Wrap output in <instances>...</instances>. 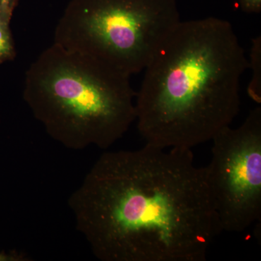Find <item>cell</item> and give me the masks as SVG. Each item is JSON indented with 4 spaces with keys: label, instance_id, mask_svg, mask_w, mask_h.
Wrapping results in <instances>:
<instances>
[{
    "label": "cell",
    "instance_id": "6da1fadb",
    "mask_svg": "<svg viewBox=\"0 0 261 261\" xmlns=\"http://www.w3.org/2000/svg\"><path fill=\"white\" fill-rule=\"evenodd\" d=\"M68 206L102 261H205L223 231L191 149L105 152Z\"/></svg>",
    "mask_w": 261,
    "mask_h": 261
},
{
    "label": "cell",
    "instance_id": "7a4b0ae2",
    "mask_svg": "<svg viewBox=\"0 0 261 261\" xmlns=\"http://www.w3.org/2000/svg\"><path fill=\"white\" fill-rule=\"evenodd\" d=\"M248 68L227 20H181L144 69L136 92V121L145 145L192 149L212 140L238 116Z\"/></svg>",
    "mask_w": 261,
    "mask_h": 261
},
{
    "label": "cell",
    "instance_id": "3957f363",
    "mask_svg": "<svg viewBox=\"0 0 261 261\" xmlns=\"http://www.w3.org/2000/svg\"><path fill=\"white\" fill-rule=\"evenodd\" d=\"M23 96L47 135L73 150L108 149L136 121L130 76L54 43L25 72Z\"/></svg>",
    "mask_w": 261,
    "mask_h": 261
},
{
    "label": "cell",
    "instance_id": "277c9868",
    "mask_svg": "<svg viewBox=\"0 0 261 261\" xmlns=\"http://www.w3.org/2000/svg\"><path fill=\"white\" fill-rule=\"evenodd\" d=\"M180 21L176 0H71L53 43L130 77L145 69Z\"/></svg>",
    "mask_w": 261,
    "mask_h": 261
},
{
    "label": "cell",
    "instance_id": "5b68a950",
    "mask_svg": "<svg viewBox=\"0 0 261 261\" xmlns=\"http://www.w3.org/2000/svg\"><path fill=\"white\" fill-rule=\"evenodd\" d=\"M212 141V159L205 168L215 209L223 231L241 232L260 220L261 108Z\"/></svg>",
    "mask_w": 261,
    "mask_h": 261
},
{
    "label": "cell",
    "instance_id": "8992f818",
    "mask_svg": "<svg viewBox=\"0 0 261 261\" xmlns=\"http://www.w3.org/2000/svg\"><path fill=\"white\" fill-rule=\"evenodd\" d=\"M249 61V60H248ZM251 67V81L247 87L249 96L257 103L261 100V37H257L252 42L249 68Z\"/></svg>",
    "mask_w": 261,
    "mask_h": 261
},
{
    "label": "cell",
    "instance_id": "52a82bcc",
    "mask_svg": "<svg viewBox=\"0 0 261 261\" xmlns=\"http://www.w3.org/2000/svg\"><path fill=\"white\" fill-rule=\"evenodd\" d=\"M13 13L0 8V63L12 61L16 55L10 27Z\"/></svg>",
    "mask_w": 261,
    "mask_h": 261
},
{
    "label": "cell",
    "instance_id": "ba28073f",
    "mask_svg": "<svg viewBox=\"0 0 261 261\" xmlns=\"http://www.w3.org/2000/svg\"><path fill=\"white\" fill-rule=\"evenodd\" d=\"M240 9L244 13H260L261 11V0H238Z\"/></svg>",
    "mask_w": 261,
    "mask_h": 261
},
{
    "label": "cell",
    "instance_id": "9c48e42d",
    "mask_svg": "<svg viewBox=\"0 0 261 261\" xmlns=\"http://www.w3.org/2000/svg\"><path fill=\"white\" fill-rule=\"evenodd\" d=\"M18 1L19 0H0V8H4L13 13Z\"/></svg>",
    "mask_w": 261,
    "mask_h": 261
},
{
    "label": "cell",
    "instance_id": "30bf717a",
    "mask_svg": "<svg viewBox=\"0 0 261 261\" xmlns=\"http://www.w3.org/2000/svg\"><path fill=\"white\" fill-rule=\"evenodd\" d=\"M25 257L16 255H5L0 253V261H24L27 260Z\"/></svg>",
    "mask_w": 261,
    "mask_h": 261
}]
</instances>
